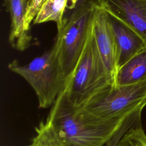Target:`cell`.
I'll use <instances>...</instances> for the list:
<instances>
[{"label":"cell","instance_id":"15","mask_svg":"<svg viewBox=\"0 0 146 146\" xmlns=\"http://www.w3.org/2000/svg\"><path fill=\"white\" fill-rule=\"evenodd\" d=\"M47 0H29L26 3V13L24 19V27L29 32L30 25L34 19L43 4Z\"/></svg>","mask_w":146,"mask_h":146},{"label":"cell","instance_id":"14","mask_svg":"<svg viewBox=\"0 0 146 146\" xmlns=\"http://www.w3.org/2000/svg\"><path fill=\"white\" fill-rule=\"evenodd\" d=\"M144 107H141L132 113L124 123L112 137V138L105 145V146H116L118 141L124 134L132 127L141 124V112L144 108Z\"/></svg>","mask_w":146,"mask_h":146},{"label":"cell","instance_id":"7","mask_svg":"<svg viewBox=\"0 0 146 146\" xmlns=\"http://www.w3.org/2000/svg\"><path fill=\"white\" fill-rule=\"evenodd\" d=\"M96 6L133 29L146 41V0H98Z\"/></svg>","mask_w":146,"mask_h":146},{"label":"cell","instance_id":"9","mask_svg":"<svg viewBox=\"0 0 146 146\" xmlns=\"http://www.w3.org/2000/svg\"><path fill=\"white\" fill-rule=\"evenodd\" d=\"M4 5L11 18L9 43L15 49L23 51L30 45L31 36L25 29L24 19L26 13V0H3Z\"/></svg>","mask_w":146,"mask_h":146},{"label":"cell","instance_id":"8","mask_svg":"<svg viewBox=\"0 0 146 146\" xmlns=\"http://www.w3.org/2000/svg\"><path fill=\"white\" fill-rule=\"evenodd\" d=\"M110 17L117 46L119 69L132 57L146 48V41L125 24L111 15Z\"/></svg>","mask_w":146,"mask_h":146},{"label":"cell","instance_id":"10","mask_svg":"<svg viewBox=\"0 0 146 146\" xmlns=\"http://www.w3.org/2000/svg\"><path fill=\"white\" fill-rule=\"evenodd\" d=\"M146 80V48L140 51L117 70L115 85H129Z\"/></svg>","mask_w":146,"mask_h":146},{"label":"cell","instance_id":"6","mask_svg":"<svg viewBox=\"0 0 146 146\" xmlns=\"http://www.w3.org/2000/svg\"><path fill=\"white\" fill-rule=\"evenodd\" d=\"M92 33L100 59L109 75L113 79L117 73V46L110 15L95 6L92 19Z\"/></svg>","mask_w":146,"mask_h":146},{"label":"cell","instance_id":"5","mask_svg":"<svg viewBox=\"0 0 146 146\" xmlns=\"http://www.w3.org/2000/svg\"><path fill=\"white\" fill-rule=\"evenodd\" d=\"M95 6L76 9L64 18L62 30L58 32L55 44L59 63L67 78L70 76L86 43Z\"/></svg>","mask_w":146,"mask_h":146},{"label":"cell","instance_id":"1","mask_svg":"<svg viewBox=\"0 0 146 146\" xmlns=\"http://www.w3.org/2000/svg\"><path fill=\"white\" fill-rule=\"evenodd\" d=\"M136 110L116 118H98L82 107L71 103L63 90L51 106L46 120L52 124L66 146H105Z\"/></svg>","mask_w":146,"mask_h":146},{"label":"cell","instance_id":"3","mask_svg":"<svg viewBox=\"0 0 146 146\" xmlns=\"http://www.w3.org/2000/svg\"><path fill=\"white\" fill-rule=\"evenodd\" d=\"M7 68L23 78L33 88L39 108L52 106L66 87L67 78L59 63L55 44L27 64L22 65L14 60L8 64Z\"/></svg>","mask_w":146,"mask_h":146},{"label":"cell","instance_id":"13","mask_svg":"<svg viewBox=\"0 0 146 146\" xmlns=\"http://www.w3.org/2000/svg\"><path fill=\"white\" fill-rule=\"evenodd\" d=\"M116 146H146V134L141 123L128 130Z\"/></svg>","mask_w":146,"mask_h":146},{"label":"cell","instance_id":"16","mask_svg":"<svg viewBox=\"0 0 146 146\" xmlns=\"http://www.w3.org/2000/svg\"><path fill=\"white\" fill-rule=\"evenodd\" d=\"M98 0H68L67 9L70 13L73 10L85 6H97Z\"/></svg>","mask_w":146,"mask_h":146},{"label":"cell","instance_id":"2","mask_svg":"<svg viewBox=\"0 0 146 146\" xmlns=\"http://www.w3.org/2000/svg\"><path fill=\"white\" fill-rule=\"evenodd\" d=\"M111 84H114V80L107 72L99 56L91 21L83 51L67 80L64 90L71 103L82 107L94 95Z\"/></svg>","mask_w":146,"mask_h":146},{"label":"cell","instance_id":"11","mask_svg":"<svg viewBox=\"0 0 146 146\" xmlns=\"http://www.w3.org/2000/svg\"><path fill=\"white\" fill-rule=\"evenodd\" d=\"M68 0H47L34 19V24L48 21L56 23L58 32L63 29L64 23V14Z\"/></svg>","mask_w":146,"mask_h":146},{"label":"cell","instance_id":"12","mask_svg":"<svg viewBox=\"0 0 146 146\" xmlns=\"http://www.w3.org/2000/svg\"><path fill=\"white\" fill-rule=\"evenodd\" d=\"M35 135L29 146H66L52 124L46 120L35 127Z\"/></svg>","mask_w":146,"mask_h":146},{"label":"cell","instance_id":"4","mask_svg":"<svg viewBox=\"0 0 146 146\" xmlns=\"http://www.w3.org/2000/svg\"><path fill=\"white\" fill-rule=\"evenodd\" d=\"M142 106H146V80L129 85L111 84L82 107L95 117L110 119L127 115Z\"/></svg>","mask_w":146,"mask_h":146}]
</instances>
